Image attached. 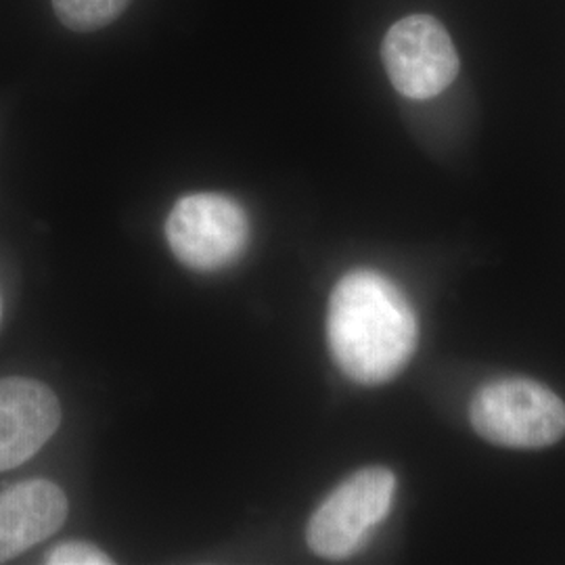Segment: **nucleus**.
Listing matches in <instances>:
<instances>
[{
    "mask_svg": "<svg viewBox=\"0 0 565 565\" xmlns=\"http://www.w3.org/2000/svg\"><path fill=\"white\" fill-rule=\"evenodd\" d=\"M419 323L398 285L375 270H352L335 285L327 342L343 375L363 385L392 382L413 359Z\"/></svg>",
    "mask_w": 565,
    "mask_h": 565,
    "instance_id": "nucleus-1",
    "label": "nucleus"
},
{
    "mask_svg": "<svg viewBox=\"0 0 565 565\" xmlns=\"http://www.w3.org/2000/svg\"><path fill=\"white\" fill-rule=\"evenodd\" d=\"M473 429L492 445L545 448L565 434V404L532 380H497L478 390L469 406Z\"/></svg>",
    "mask_w": 565,
    "mask_h": 565,
    "instance_id": "nucleus-2",
    "label": "nucleus"
},
{
    "mask_svg": "<svg viewBox=\"0 0 565 565\" xmlns=\"http://www.w3.org/2000/svg\"><path fill=\"white\" fill-rule=\"evenodd\" d=\"M396 478L385 467H366L338 486L308 522V546L327 559L354 555L390 513Z\"/></svg>",
    "mask_w": 565,
    "mask_h": 565,
    "instance_id": "nucleus-3",
    "label": "nucleus"
},
{
    "mask_svg": "<svg viewBox=\"0 0 565 565\" xmlns=\"http://www.w3.org/2000/svg\"><path fill=\"white\" fill-rule=\"evenodd\" d=\"M166 237L184 266L214 273L242 258L249 221L242 205L223 193H193L174 203Z\"/></svg>",
    "mask_w": 565,
    "mask_h": 565,
    "instance_id": "nucleus-4",
    "label": "nucleus"
},
{
    "mask_svg": "<svg viewBox=\"0 0 565 565\" xmlns=\"http://www.w3.org/2000/svg\"><path fill=\"white\" fill-rule=\"evenodd\" d=\"M382 60L394 88L415 102L440 95L459 74L457 49L431 15L396 21L385 34Z\"/></svg>",
    "mask_w": 565,
    "mask_h": 565,
    "instance_id": "nucleus-5",
    "label": "nucleus"
},
{
    "mask_svg": "<svg viewBox=\"0 0 565 565\" xmlns=\"http://www.w3.org/2000/svg\"><path fill=\"white\" fill-rule=\"evenodd\" d=\"M60 424V401L49 385L28 377L0 380V471L30 461Z\"/></svg>",
    "mask_w": 565,
    "mask_h": 565,
    "instance_id": "nucleus-6",
    "label": "nucleus"
},
{
    "mask_svg": "<svg viewBox=\"0 0 565 565\" xmlns=\"http://www.w3.org/2000/svg\"><path fill=\"white\" fill-rule=\"evenodd\" d=\"M67 518V497L49 480H28L0 492V564L53 536Z\"/></svg>",
    "mask_w": 565,
    "mask_h": 565,
    "instance_id": "nucleus-7",
    "label": "nucleus"
},
{
    "mask_svg": "<svg viewBox=\"0 0 565 565\" xmlns=\"http://www.w3.org/2000/svg\"><path fill=\"white\" fill-rule=\"evenodd\" d=\"M61 23L74 32H95L114 23L130 0H51Z\"/></svg>",
    "mask_w": 565,
    "mask_h": 565,
    "instance_id": "nucleus-8",
    "label": "nucleus"
},
{
    "mask_svg": "<svg viewBox=\"0 0 565 565\" xmlns=\"http://www.w3.org/2000/svg\"><path fill=\"white\" fill-rule=\"evenodd\" d=\"M46 564L51 565H107L111 564V557H107L97 546L86 545V543H65V545L55 546Z\"/></svg>",
    "mask_w": 565,
    "mask_h": 565,
    "instance_id": "nucleus-9",
    "label": "nucleus"
},
{
    "mask_svg": "<svg viewBox=\"0 0 565 565\" xmlns=\"http://www.w3.org/2000/svg\"><path fill=\"white\" fill-rule=\"evenodd\" d=\"M0 321H2V300H0Z\"/></svg>",
    "mask_w": 565,
    "mask_h": 565,
    "instance_id": "nucleus-10",
    "label": "nucleus"
}]
</instances>
